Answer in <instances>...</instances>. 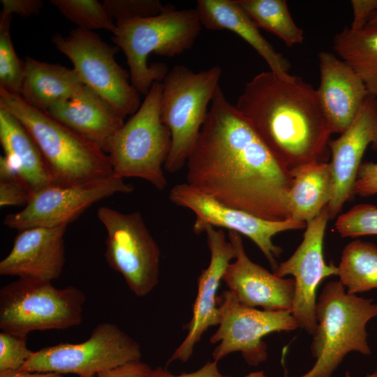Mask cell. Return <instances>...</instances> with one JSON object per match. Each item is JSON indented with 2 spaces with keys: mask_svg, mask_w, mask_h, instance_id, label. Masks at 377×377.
<instances>
[{
  "mask_svg": "<svg viewBox=\"0 0 377 377\" xmlns=\"http://www.w3.org/2000/svg\"><path fill=\"white\" fill-rule=\"evenodd\" d=\"M186 164V183L220 202L267 221L290 219V170L226 98L220 86Z\"/></svg>",
  "mask_w": 377,
  "mask_h": 377,
  "instance_id": "6da1fadb",
  "label": "cell"
},
{
  "mask_svg": "<svg viewBox=\"0 0 377 377\" xmlns=\"http://www.w3.org/2000/svg\"><path fill=\"white\" fill-rule=\"evenodd\" d=\"M235 106L289 170L327 161L332 131L317 89L301 77L262 72L245 84Z\"/></svg>",
  "mask_w": 377,
  "mask_h": 377,
  "instance_id": "7a4b0ae2",
  "label": "cell"
},
{
  "mask_svg": "<svg viewBox=\"0 0 377 377\" xmlns=\"http://www.w3.org/2000/svg\"><path fill=\"white\" fill-rule=\"evenodd\" d=\"M0 108L15 117L37 145L56 185L73 186L113 175L108 155L98 145L0 89Z\"/></svg>",
  "mask_w": 377,
  "mask_h": 377,
  "instance_id": "3957f363",
  "label": "cell"
},
{
  "mask_svg": "<svg viewBox=\"0 0 377 377\" xmlns=\"http://www.w3.org/2000/svg\"><path fill=\"white\" fill-rule=\"evenodd\" d=\"M201 28L195 8L177 10L174 6L156 16L116 22L112 40L124 52L130 81L139 94L146 95L168 73L164 63L148 65L149 55L184 53L193 45Z\"/></svg>",
  "mask_w": 377,
  "mask_h": 377,
  "instance_id": "277c9868",
  "label": "cell"
},
{
  "mask_svg": "<svg viewBox=\"0 0 377 377\" xmlns=\"http://www.w3.org/2000/svg\"><path fill=\"white\" fill-rule=\"evenodd\" d=\"M376 316L372 299L348 294L339 281L327 283L316 305L317 324L311 345L316 362L299 377H332L349 353L369 355L366 325Z\"/></svg>",
  "mask_w": 377,
  "mask_h": 377,
  "instance_id": "5b68a950",
  "label": "cell"
},
{
  "mask_svg": "<svg viewBox=\"0 0 377 377\" xmlns=\"http://www.w3.org/2000/svg\"><path fill=\"white\" fill-rule=\"evenodd\" d=\"M222 70L214 66L195 73L183 65L168 71L162 83L161 118L171 133V148L164 164L170 173L186 163L205 123L209 103L219 87Z\"/></svg>",
  "mask_w": 377,
  "mask_h": 377,
  "instance_id": "8992f818",
  "label": "cell"
},
{
  "mask_svg": "<svg viewBox=\"0 0 377 377\" xmlns=\"http://www.w3.org/2000/svg\"><path fill=\"white\" fill-rule=\"evenodd\" d=\"M162 83L154 82L139 109L113 138L108 155L113 175L135 177L163 191L168 182L164 164L171 148V133L161 118Z\"/></svg>",
  "mask_w": 377,
  "mask_h": 377,
  "instance_id": "52a82bcc",
  "label": "cell"
},
{
  "mask_svg": "<svg viewBox=\"0 0 377 377\" xmlns=\"http://www.w3.org/2000/svg\"><path fill=\"white\" fill-rule=\"evenodd\" d=\"M84 293L74 286L18 279L0 290V329L27 338L33 331L65 330L82 322Z\"/></svg>",
  "mask_w": 377,
  "mask_h": 377,
  "instance_id": "ba28073f",
  "label": "cell"
},
{
  "mask_svg": "<svg viewBox=\"0 0 377 377\" xmlns=\"http://www.w3.org/2000/svg\"><path fill=\"white\" fill-rule=\"evenodd\" d=\"M52 43L72 62L82 83L107 101L124 118L140 106V94L132 85L130 74L115 60L119 47L104 42L93 31L79 28L68 35L59 33Z\"/></svg>",
  "mask_w": 377,
  "mask_h": 377,
  "instance_id": "9c48e42d",
  "label": "cell"
},
{
  "mask_svg": "<svg viewBox=\"0 0 377 377\" xmlns=\"http://www.w3.org/2000/svg\"><path fill=\"white\" fill-rule=\"evenodd\" d=\"M141 356L136 341L114 323L103 322L82 343H61L34 351L21 370L87 377L140 360Z\"/></svg>",
  "mask_w": 377,
  "mask_h": 377,
  "instance_id": "30bf717a",
  "label": "cell"
},
{
  "mask_svg": "<svg viewBox=\"0 0 377 377\" xmlns=\"http://www.w3.org/2000/svg\"><path fill=\"white\" fill-rule=\"evenodd\" d=\"M97 217L107 232V263L136 296L147 295L158 283L161 251L140 212L125 214L103 206Z\"/></svg>",
  "mask_w": 377,
  "mask_h": 377,
  "instance_id": "8fae6325",
  "label": "cell"
},
{
  "mask_svg": "<svg viewBox=\"0 0 377 377\" xmlns=\"http://www.w3.org/2000/svg\"><path fill=\"white\" fill-rule=\"evenodd\" d=\"M219 323L210 338L218 343L212 352L219 362L229 354L241 353L245 362L258 366L267 359L263 337L276 332H290L299 327L291 310H260L242 304L229 291L219 297Z\"/></svg>",
  "mask_w": 377,
  "mask_h": 377,
  "instance_id": "7c38bea8",
  "label": "cell"
},
{
  "mask_svg": "<svg viewBox=\"0 0 377 377\" xmlns=\"http://www.w3.org/2000/svg\"><path fill=\"white\" fill-rule=\"evenodd\" d=\"M133 189V185L114 175L78 185H52L34 193L20 212L7 214L3 224L18 231L68 226L94 204Z\"/></svg>",
  "mask_w": 377,
  "mask_h": 377,
  "instance_id": "4fadbf2b",
  "label": "cell"
},
{
  "mask_svg": "<svg viewBox=\"0 0 377 377\" xmlns=\"http://www.w3.org/2000/svg\"><path fill=\"white\" fill-rule=\"evenodd\" d=\"M169 199L175 205L187 208L195 214L193 225L195 234L200 235L207 226H212L244 235L257 245L274 272L279 265L276 258L280 256L282 249L273 243V237L283 231L306 226V223L291 219L271 221L258 218L230 207L187 183L175 185L170 191Z\"/></svg>",
  "mask_w": 377,
  "mask_h": 377,
  "instance_id": "5bb4252c",
  "label": "cell"
},
{
  "mask_svg": "<svg viewBox=\"0 0 377 377\" xmlns=\"http://www.w3.org/2000/svg\"><path fill=\"white\" fill-rule=\"evenodd\" d=\"M330 219L327 205L306 223L303 240L293 254L279 264L274 273L279 276L292 275L295 293L292 314L299 327L313 335L316 327V291L327 277L338 276V267L327 264L323 254L325 231Z\"/></svg>",
  "mask_w": 377,
  "mask_h": 377,
  "instance_id": "9a60e30c",
  "label": "cell"
},
{
  "mask_svg": "<svg viewBox=\"0 0 377 377\" xmlns=\"http://www.w3.org/2000/svg\"><path fill=\"white\" fill-rule=\"evenodd\" d=\"M377 150V98L369 95L350 126L328 147L333 182L327 205L330 219L334 218L353 195L357 173L369 145Z\"/></svg>",
  "mask_w": 377,
  "mask_h": 377,
  "instance_id": "2e32d148",
  "label": "cell"
},
{
  "mask_svg": "<svg viewBox=\"0 0 377 377\" xmlns=\"http://www.w3.org/2000/svg\"><path fill=\"white\" fill-rule=\"evenodd\" d=\"M205 232L207 237L210 261L198 279V293L188 325V333L168 364L175 360L187 362L202 334L209 327L219 323L217 291L228 265L235 258V251L230 242L227 241L223 229L207 226Z\"/></svg>",
  "mask_w": 377,
  "mask_h": 377,
  "instance_id": "e0dca14e",
  "label": "cell"
},
{
  "mask_svg": "<svg viewBox=\"0 0 377 377\" xmlns=\"http://www.w3.org/2000/svg\"><path fill=\"white\" fill-rule=\"evenodd\" d=\"M235 258L228 265L223 281L239 302L265 310H291L295 293L293 278L284 279L251 261L240 234L229 231Z\"/></svg>",
  "mask_w": 377,
  "mask_h": 377,
  "instance_id": "ac0fdd59",
  "label": "cell"
},
{
  "mask_svg": "<svg viewBox=\"0 0 377 377\" xmlns=\"http://www.w3.org/2000/svg\"><path fill=\"white\" fill-rule=\"evenodd\" d=\"M67 226L19 231L9 253L0 262V274L52 282L62 273Z\"/></svg>",
  "mask_w": 377,
  "mask_h": 377,
  "instance_id": "d6986e66",
  "label": "cell"
},
{
  "mask_svg": "<svg viewBox=\"0 0 377 377\" xmlns=\"http://www.w3.org/2000/svg\"><path fill=\"white\" fill-rule=\"evenodd\" d=\"M318 60V95L332 133H342L369 94L359 75L339 57L322 51Z\"/></svg>",
  "mask_w": 377,
  "mask_h": 377,
  "instance_id": "ffe728a7",
  "label": "cell"
},
{
  "mask_svg": "<svg viewBox=\"0 0 377 377\" xmlns=\"http://www.w3.org/2000/svg\"><path fill=\"white\" fill-rule=\"evenodd\" d=\"M46 113L95 143L107 154L125 119L86 85L71 98L52 106Z\"/></svg>",
  "mask_w": 377,
  "mask_h": 377,
  "instance_id": "44dd1931",
  "label": "cell"
},
{
  "mask_svg": "<svg viewBox=\"0 0 377 377\" xmlns=\"http://www.w3.org/2000/svg\"><path fill=\"white\" fill-rule=\"evenodd\" d=\"M195 9L202 26L235 33L263 57L271 71L280 76L289 74L290 62L263 36L237 0H198Z\"/></svg>",
  "mask_w": 377,
  "mask_h": 377,
  "instance_id": "7402d4cb",
  "label": "cell"
},
{
  "mask_svg": "<svg viewBox=\"0 0 377 377\" xmlns=\"http://www.w3.org/2000/svg\"><path fill=\"white\" fill-rule=\"evenodd\" d=\"M0 142L4 156L32 195L56 185L34 139L18 119L3 108H0Z\"/></svg>",
  "mask_w": 377,
  "mask_h": 377,
  "instance_id": "603a6c76",
  "label": "cell"
},
{
  "mask_svg": "<svg viewBox=\"0 0 377 377\" xmlns=\"http://www.w3.org/2000/svg\"><path fill=\"white\" fill-rule=\"evenodd\" d=\"M24 62L20 96L42 112H47L54 105L71 98L84 85L73 68L30 57Z\"/></svg>",
  "mask_w": 377,
  "mask_h": 377,
  "instance_id": "cb8c5ba5",
  "label": "cell"
},
{
  "mask_svg": "<svg viewBox=\"0 0 377 377\" xmlns=\"http://www.w3.org/2000/svg\"><path fill=\"white\" fill-rule=\"evenodd\" d=\"M290 171L293 179L288 194L290 219L306 223L318 215L332 198L330 164L314 162Z\"/></svg>",
  "mask_w": 377,
  "mask_h": 377,
  "instance_id": "d4e9b609",
  "label": "cell"
},
{
  "mask_svg": "<svg viewBox=\"0 0 377 377\" xmlns=\"http://www.w3.org/2000/svg\"><path fill=\"white\" fill-rule=\"evenodd\" d=\"M333 48L359 75L369 94L377 98V27L352 31L346 27L334 37Z\"/></svg>",
  "mask_w": 377,
  "mask_h": 377,
  "instance_id": "484cf974",
  "label": "cell"
},
{
  "mask_svg": "<svg viewBox=\"0 0 377 377\" xmlns=\"http://www.w3.org/2000/svg\"><path fill=\"white\" fill-rule=\"evenodd\" d=\"M338 267L339 282L348 294L377 289V246L355 239L343 249Z\"/></svg>",
  "mask_w": 377,
  "mask_h": 377,
  "instance_id": "4316f807",
  "label": "cell"
},
{
  "mask_svg": "<svg viewBox=\"0 0 377 377\" xmlns=\"http://www.w3.org/2000/svg\"><path fill=\"white\" fill-rule=\"evenodd\" d=\"M257 27L279 37L290 47L302 43L304 31L294 22L285 0H237Z\"/></svg>",
  "mask_w": 377,
  "mask_h": 377,
  "instance_id": "83f0119b",
  "label": "cell"
},
{
  "mask_svg": "<svg viewBox=\"0 0 377 377\" xmlns=\"http://www.w3.org/2000/svg\"><path fill=\"white\" fill-rule=\"evenodd\" d=\"M60 13L79 29H105L114 34L116 22L103 3L96 0H51Z\"/></svg>",
  "mask_w": 377,
  "mask_h": 377,
  "instance_id": "f1b7e54d",
  "label": "cell"
},
{
  "mask_svg": "<svg viewBox=\"0 0 377 377\" xmlns=\"http://www.w3.org/2000/svg\"><path fill=\"white\" fill-rule=\"evenodd\" d=\"M12 15H0V89L20 95L24 62L17 57L10 34Z\"/></svg>",
  "mask_w": 377,
  "mask_h": 377,
  "instance_id": "f546056e",
  "label": "cell"
},
{
  "mask_svg": "<svg viewBox=\"0 0 377 377\" xmlns=\"http://www.w3.org/2000/svg\"><path fill=\"white\" fill-rule=\"evenodd\" d=\"M335 228L341 237L377 235V207L371 204L355 205L339 216Z\"/></svg>",
  "mask_w": 377,
  "mask_h": 377,
  "instance_id": "4dcf8cb0",
  "label": "cell"
},
{
  "mask_svg": "<svg viewBox=\"0 0 377 377\" xmlns=\"http://www.w3.org/2000/svg\"><path fill=\"white\" fill-rule=\"evenodd\" d=\"M103 3L116 22L156 16L172 7L158 0H104Z\"/></svg>",
  "mask_w": 377,
  "mask_h": 377,
  "instance_id": "1f68e13d",
  "label": "cell"
},
{
  "mask_svg": "<svg viewBox=\"0 0 377 377\" xmlns=\"http://www.w3.org/2000/svg\"><path fill=\"white\" fill-rule=\"evenodd\" d=\"M33 353L27 346V338L0 332V372L21 369Z\"/></svg>",
  "mask_w": 377,
  "mask_h": 377,
  "instance_id": "d6a6232c",
  "label": "cell"
},
{
  "mask_svg": "<svg viewBox=\"0 0 377 377\" xmlns=\"http://www.w3.org/2000/svg\"><path fill=\"white\" fill-rule=\"evenodd\" d=\"M32 195L27 185L20 179L0 181V206L27 205Z\"/></svg>",
  "mask_w": 377,
  "mask_h": 377,
  "instance_id": "836d02e7",
  "label": "cell"
},
{
  "mask_svg": "<svg viewBox=\"0 0 377 377\" xmlns=\"http://www.w3.org/2000/svg\"><path fill=\"white\" fill-rule=\"evenodd\" d=\"M377 194V163L365 161L359 167L353 188V195Z\"/></svg>",
  "mask_w": 377,
  "mask_h": 377,
  "instance_id": "e575fe53",
  "label": "cell"
},
{
  "mask_svg": "<svg viewBox=\"0 0 377 377\" xmlns=\"http://www.w3.org/2000/svg\"><path fill=\"white\" fill-rule=\"evenodd\" d=\"M152 369L140 360H132L98 373L96 377H151Z\"/></svg>",
  "mask_w": 377,
  "mask_h": 377,
  "instance_id": "d590c367",
  "label": "cell"
},
{
  "mask_svg": "<svg viewBox=\"0 0 377 377\" xmlns=\"http://www.w3.org/2000/svg\"><path fill=\"white\" fill-rule=\"evenodd\" d=\"M2 9L0 15L17 14L22 17H31L40 13L43 3L40 0H1Z\"/></svg>",
  "mask_w": 377,
  "mask_h": 377,
  "instance_id": "8d00e7d4",
  "label": "cell"
},
{
  "mask_svg": "<svg viewBox=\"0 0 377 377\" xmlns=\"http://www.w3.org/2000/svg\"><path fill=\"white\" fill-rule=\"evenodd\" d=\"M350 3L353 11V20L349 29L352 31L361 30L377 12V0H352Z\"/></svg>",
  "mask_w": 377,
  "mask_h": 377,
  "instance_id": "74e56055",
  "label": "cell"
},
{
  "mask_svg": "<svg viewBox=\"0 0 377 377\" xmlns=\"http://www.w3.org/2000/svg\"><path fill=\"white\" fill-rule=\"evenodd\" d=\"M151 377H230L221 374L216 361L207 362L202 367L191 373L174 375L166 369L157 367L152 369Z\"/></svg>",
  "mask_w": 377,
  "mask_h": 377,
  "instance_id": "f35d334b",
  "label": "cell"
},
{
  "mask_svg": "<svg viewBox=\"0 0 377 377\" xmlns=\"http://www.w3.org/2000/svg\"><path fill=\"white\" fill-rule=\"evenodd\" d=\"M0 377H64V376L57 373L35 372L20 369L1 371Z\"/></svg>",
  "mask_w": 377,
  "mask_h": 377,
  "instance_id": "ab89813d",
  "label": "cell"
},
{
  "mask_svg": "<svg viewBox=\"0 0 377 377\" xmlns=\"http://www.w3.org/2000/svg\"><path fill=\"white\" fill-rule=\"evenodd\" d=\"M245 377H267L263 371L250 372Z\"/></svg>",
  "mask_w": 377,
  "mask_h": 377,
  "instance_id": "60d3db41",
  "label": "cell"
},
{
  "mask_svg": "<svg viewBox=\"0 0 377 377\" xmlns=\"http://www.w3.org/2000/svg\"><path fill=\"white\" fill-rule=\"evenodd\" d=\"M367 26L377 27V12H376L375 14L371 17Z\"/></svg>",
  "mask_w": 377,
  "mask_h": 377,
  "instance_id": "b9f144b4",
  "label": "cell"
},
{
  "mask_svg": "<svg viewBox=\"0 0 377 377\" xmlns=\"http://www.w3.org/2000/svg\"><path fill=\"white\" fill-rule=\"evenodd\" d=\"M345 377H350L348 372H346L345 374ZM366 377H377V372L375 371L374 373L371 374H367Z\"/></svg>",
  "mask_w": 377,
  "mask_h": 377,
  "instance_id": "7bdbcfd3",
  "label": "cell"
},
{
  "mask_svg": "<svg viewBox=\"0 0 377 377\" xmlns=\"http://www.w3.org/2000/svg\"><path fill=\"white\" fill-rule=\"evenodd\" d=\"M87 377H96V376H87Z\"/></svg>",
  "mask_w": 377,
  "mask_h": 377,
  "instance_id": "ee69618b",
  "label": "cell"
},
{
  "mask_svg": "<svg viewBox=\"0 0 377 377\" xmlns=\"http://www.w3.org/2000/svg\"><path fill=\"white\" fill-rule=\"evenodd\" d=\"M376 371L377 372V366H376Z\"/></svg>",
  "mask_w": 377,
  "mask_h": 377,
  "instance_id": "f6af8a7d",
  "label": "cell"
}]
</instances>
